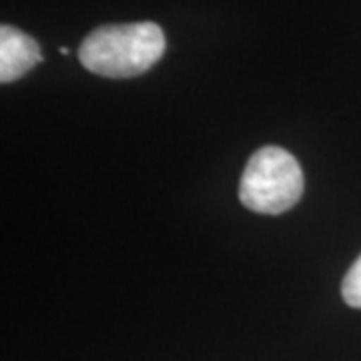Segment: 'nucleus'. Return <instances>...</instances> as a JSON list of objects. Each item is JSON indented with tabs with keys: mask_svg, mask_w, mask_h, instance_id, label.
<instances>
[{
	"mask_svg": "<svg viewBox=\"0 0 361 361\" xmlns=\"http://www.w3.org/2000/svg\"><path fill=\"white\" fill-rule=\"evenodd\" d=\"M40 63L39 42L11 25L0 26V80L13 82Z\"/></svg>",
	"mask_w": 361,
	"mask_h": 361,
	"instance_id": "nucleus-3",
	"label": "nucleus"
},
{
	"mask_svg": "<svg viewBox=\"0 0 361 361\" xmlns=\"http://www.w3.org/2000/svg\"><path fill=\"white\" fill-rule=\"evenodd\" d=\"M341 297L349 307L361 310V255L353 261V265L349 267L345 277H343Z\"/></svg>",
	"mask_w": 361,
	"mask_h": 361,
	"instance_id": "nucleus-4",
	"label": "nucleus"
},
{
	"mask_svg": "<svg viewBox=\"0 0 361 361\" xmlns=\"http://www.w3.org/2000/svg\"><path fill=\"white\" fill-rule=\"evenodd\" d=\"M303 171L281 147H261L247 161L239 183L243 207L263 215H279L297 205L303 195Z\"/></svg>",
	"mask_w": 361,
	"mask_h": 361,
	"instance_id": "nucleus-2",
	"label": "nucleus"
},
{
	"mask_svg": "<svg viewBox=\"0 0 361 361\" xmlns=\"http://www.w3.org/2000/svg\"><path fill=\"white\" fill-rule=\"evenodd\" d=\"M165 49V35L155 23L106 25L80 42L78 61L92 75L130 78L157 65Z\"/></svg>",
	"mask_w": 361,
	"mask_h": 361,
	"instance_id": "nucleus-1",
	"label": "nucleus"
}]
</instances>
